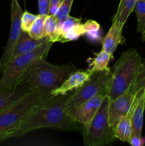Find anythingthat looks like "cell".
<instances>
[{"mask_svg": "<svg viewBox=\"0 0 145 146\" xmlns=\"http://www.w3.org/2000/svg\"><path fill=\"white\" fill-rule=\"evenodd\" d=\"M142 62L140 55L135 48L128 49L121 54L112 70V79L107 94L110 101L117 98L131 86Z\"/></svg>", "mask_w": 145, "mask_h": 146, "instance_id": "cell-4", "label": "cell"}, {"mask_svg": "<svg viewBox=\"0 0 145 146\" xmlns=\"http://www.w3.org/2000/svg\"><path fill=\"white\" fill-rule=\"evenodd\" d=\"M85 34L92 42H98L102 38L100 26L97 21L89 19L83 24Z\"/></svg>", "mask_w": 145, "mask_h": 146, "instance_id": "cell-21", "label": "cell"}, {"mask_svg": "<svg viewBox=\"0 0 145 146\" xmlns=\"http://www.w3.org/2000/svg\"><path fill=\"white\" fill-rule=\"evenodd\" d=\"M38 14H34L30 13L29 11H23L21 18V27L23 31L28 32L31 26L35 21Z\"/></svg>", "mask_w": 145, "mask_h": 146, "instance_id": "cell-26", "label": "cell"}, {"mask_svg": "<svg viewBox=\"0 0 145 146\" xmlns=\"http://www.w3.org/2000/svg\"><path fill=\"white\" fill-rule=\"evenodd\" d=\"M53 44L48 41L34 51L10 60L1 73L0 90L11 89L20 85L21 78L31 64L39 58H46Z\"/></svg>", "mask_w": 145, "mask_h": 146, "instance_id": "cell-5", "label": "cell"}, {"mask_svg": "<svg viewBox=\"0 0 145 146\" xmlns=\"http://www.w3.org/2000/svg\"><path fill=\"white\" fill-rule=\"evenodd\" d=\"M106 96H107L106 93L98 94L68 111V115L75 122L82 125L83 128L88 126L100 108Z\"/></svg>", "mask_w": 145, "mask_h": 146, "instance_id": "cell-9", "label": "cell"}, {"mask_svg": "<svg viewBox=\"0 0 145 146\" xmlns=\"http://www.w3.org/2000/svg\"><path fill=\"white\" fill-rule=\"evenodd\" d=\"M109 96H106L90 123L82 129L85 145H105L116 139L114 135V128L109 123Z\"/></svg>", "mask_w": 145, "mask_h": 146, "instance_id": "cell-6", "label": "cell"}, {"mask_svg": "<svg viewBox=\"0 0 145 146\" xmlns=\"http://www.w3.org/2000/svg\"><path fill=\"white\" fill-rule=\"evenodd\" d=\"M48 41V39L46 36L41 38V39H35V38H32L28 32L22 31L18 41H17L11 59L18 56L34 51Z\"/></svg>", "mask_w": 145, "mask_h": 146, "instance_id": "cell-15", "label": "cell"}, {"mask_svg": "<svg viewBox=\"0 0 145 146\" xmlns=\"http://www.w3.org/2000/svg\"><path fill=\"white\" fill-rule=\"evenodd\" d=\"M131 86L136 93L141 89H145V61L141 64L137 76Z\"/></svg>", "mask_w": 145, "mask_h": 146, "instance_id": "cell-25", "label": "cell"}, {"mask_svg": "<svg viewBox=\"0 0 145 146\" xmlns=\"http://www.w3.org/2000/svg\"><path fill=\"white\" fill-rule=\"evenodd\" d=\"M139 1H145V0H137Z\"/></svg>", "mask_w": 145, "mask_h": 146, "instance_id": "cell-31", "label": "cell"}, {"mask_svg": "<svg viewBox=\"0 0 145 146\" xmlns=\"http://www.w3.org/2000/svg\"><path fill=\"white\" fill-rule=\"evenodd\" d=\"M85 34V29L83 24L81 22L75 24L70 27L63 34L60 36L59 42L65 43L71 41H75L78 39L81 36Z\"/></svg>", "mask_w": 145, "mask_h": 146, "instance_id": "cell-20", "label": "cell"}, {"mask_svg": "<svg viewBox=\"0 0 145 146\" xmlns=\"http://www.w3.org/2000/svg\"><path fill=\"white\" fill-rule=\"evenodd\" d=\"M136 1L137 0H120L116 14L112 19V21L125 26L128 17L134 9Z\"/></svg>", "mask_w": 145, "mask_h": 146, "instance_id": "cell-17", "label": "cell"}, {"mask_svg": "<svg viewBox=\"0 0 145 146\" xmlns=\"http://www.w3.org/2000/svg\"><path fill=\"white\" fill-rule=\"evenodd\" d=\"M129 144L133 146H141L143 145L144 142L142 140V136H139L136 135H132L129 141Z\"/></svg>", "mask_w": 145, "mask_h": 146, "instance_id": "cell-29", "label": "cell"}, {"mask_svg": "<svg viewBox=\"0 0 145 146\" xmlns=\"http://www.w3.org/2000/svg\"><path fill=\"white\" fill-rule=\"evenodd\" d=\"M112 70L109 67L103 71L91 74L89 79L83 85L73 91L67 103V112L98 94L101 93H106L107 94L112 79Z\"/></svg>", "mask_w": 145, "mask_h": 146, "instance_id": "cell-7", "label": "cell"}, {"mask_svg": "<svg viewBox=\"0 0 145 146\" xmlns=\"http://www.w3.org/2000/svg\"><path fill=\"white\" fill-rule=\"evenodd\" d=\"M135 106V99L128 113L122 117L114 126L115 138L123 142H129L132 134V114Z\"/></svg>", "mask_w": 145, "mask_h": 146, "instance_id": "cell-16", "label": "cell"}, {"mask_svg": "<svg viewBox=\"0 0 145 146\" xmlns=\"http://www.w3.org/2000/svg\"><path fill=\"white\" fill-rule=\"evenodd\" d=\"M45 36L52 43L59 42V23L54 15H46L45 19Z\"/></svg>", "mask_w": 145, "mask_h": 146, "instance_id": "cell-18", "label": "cell"}, {"mask_svg": "<svg viewBox=\"0 0 145 146\" xmlns=\"http://www.w3.org/2000/svg\"><path fill=\"white\" fill-rule=\"evenodd\" d=\"M51 93L31 91L0 113V142L14 137L30 110L38 103L51 98Z\"/></svg>", "mask_w": 145, "mask_h": 146, "instance_id": "cell-3", "label": "cell"}, {"mask_svg": "<svg viewBox=\"0 0 145 146\" xmlns=\"http://www.w3.org/2000/svg\"><path fill=\"white\" fill-rule=\"evenodd\" d=\"M74 0H62L55 14V17L58 23L61 22L70 15L71 7Z\"/></svg>", "mask_w": 145, "mask_h": 146, "instance_id": "cell-24", "label": "cell"}, {"mask_svg": "<svg viewBox=\"0 0 145 146\" xmlns=\"http://www.w3.org/2000/svg\"><path fill=\"white\" fill-rule=\"evenodd\" d=\"M10 13H11V25H10L9 36L7 44L4 48L2 55L0 58L1 73L11 59L16 44L22 31L21 27V18L23 11L18 0H11Z\"/></svg>", "mask_w": 145, "mask_h": 146, "instance_id": "cell-8", "label": "cell"}, {"mask_svg": "<svg viewBox=\"0 0 145 146\" xmlns=\"http://www.w3.org/2000/svg\"><path fill=\"white\" fill-rule=\"evenodd\" d=\"M33 91L24 84H20L16 88L0 90V113L4 111Z\"/></svg>", "mask_w": 145, "mask_h": 146, "instance_id": "cell-14", "label": "cell"}, {"mask_svg": "<svg viewBox=\"0 0 145 146\" xmlns=\"http://www.w3.org/2000/svg\"><path fill=\"white\" fill-rule=\"evenodd\" d=\"M76 70L78 68L72 63L54 65L48 62L45 58H41L31 64L20 84L26 85L33 91L51 93Z\"/></svg>", "mask_w": 145, "mask_h": 146, "instance_id": "cell-2", "label": "cell"}, {"mask_svg": "<svg viewBox=\"0 0 145 146\" xmlns=\"http://www.w3.org/2000/svg\"><path fill=\"white\" fill-rule=\"evenodd\" d=\"M112 58V54L102 49L96 54L91 65V68L89 70L91 74L98 71H103L108 68V64Z\"/></svg>", "mask_w": 145, "mask_h": 146, "instance_id": "cell-19", "label": "cell"}, {"mask_svg": "<svg viewBox=\"0 0 145 146\" xmlns=\"http://www.w3.org/2000/svg\"><path fill=\"white\" fill-rule=\"evenodd\" d=\"M145 110V89L138 91L135 96V106L132 114V134L142 136Z\"/></svg>", "mask_w": 145, "mask_h": 146, "instance_id": "cell-12", "label": "cell"}, {"mask_svg": "<svg viewBox=\"0 0 145 146\" xmlns=\"http://www.w3.org/2000/svg\"><path fill=\"white\" fill-rule=\"evenodd\" d=\"M61 1L62 0H51L49 10H48V14L49 15H55Z\"/></svg>", "mask_w": 145, "mask_h": 146, "instance_id": "cell-28", "label": "cell"}, {"mask_svg": "<svg viewBox=\"0 0 145 146\" xmlns=\"http://www.w3.org/2000/svg\"><path fill=\"white\" fill-rule=\"evenodd\" d=\"M72 94L68 92L53 96L34 106L24 118L14 137L22 136L42 128L82 131L83 127L80 126L82 125L73 121L66 111L67 103Z\"/></svg>", "mask_w": 145, "mask_h": 146, "instance_id": "cell-1", "label": "cell"}, {"mask_svg": "<svg viewBox=\"0 0 145 146\" xmlns=\"http://www.w3.org/2000/svg\"><path fill=\"white\" fill-rule=\"evenodd\" d=\"M51 0H38V8L39 14L48 15Z\"/></svg>", "mask_w": 145, "mask_h": 146, "instance_id": "cell-27", "label": "cell"}, {"mask_svg": "<svg viewBox=\"0 0 145 146\" xmlns=\"http://www.w3.org/2000/svg\"><path fill=\"white\" fill-rule=\"evenodd\" d=\"M46 15L38 14L35 21L28 31V34L35 39H41L45 37V19Z\"/></svg>", "mask_w": 145, "mask_h": 146, "instance_id": "cell-22", "label": "cell"}, {"mask_svg": "<svg viewBox=\"0 0 145 146\" xmlns=\"http://www.w3.org/2000/svg\"><path fill=\"white\" fill-rule=\"evenodd\" d=\"M134 11L137 19V31L143 35L145 34V1H136Z\"/></svg>", "mask_w": 145, "mask_h": 146, "instance_id": "cell-23", "label": "cell"}, {"mask_svg": "<svg viewBox=\"0 0 145 146\" xmlns=\"http://www.w3.org/2000/svg\"><path fill=\"white\" fill-rule=\"evenodd\" d=\"M142 40H143L144 41H145V34H144L143 35H142Z\"/></svg>", "mask_w": 145, "mask_h": 146, "instance_id": "cell-30", "label": "cell"}, {"mask_svg": "<svg viewBox=\"0 0 145 146\" xmlns=\"http://www.w3.org/2000/svg\"><path fill=\"white\" fill-rule=\"evenodd\" d=\"M91 74L88 71L85 70H76L69 76L68 78L57 88L51 91V95L56 96L58 95H63L67 93L77 89L83 85L90 77Z\"/></svg>", "mask_w": 145, "mask_h": 146, "instance_id": "cell-11", "label": "cell"}, {"mask_svg": "<svg viewBox=\"0 0 145 146\" xmlns=\"http://www.w3.org/2000/svg\"><path fill=\"white\" fill-rule=\"evenodd\" d=\"M124 26L115 21H112V24L108 31L107 34L102 41V49L107 51L113 55L117 47L119 44L125 43V39L122 34Z\"/></svg>", "mask_w": 145, "mask_h": 146, "instance_id": "cell-13", "label": "cell"}, {"mask_svg": "<svg viewBox=\"0 0 145 146\" xmlns=\"http://www.w3.org/2000/svg\"><path fill=\"white\" fill-rule=\"evenodd\" d=\"M136 94L130 86L117 98L112 101L109 100L108 107L109 123L113 128L122 117L128 113L134 101Z\"/></svg>", "mask_w": 145, "mask_h": 146, "instance_id": "cell-10", "label": "cell"}, {"mask_svg": "<svg viewBox=\"0 0 145 146\" xmlns=\"http://www.w3.org/2000/svg\"><path fill=\"white\" fill-rule=\"evenodd\" d=\"M0 74H1V66H0Z\"/></svg>", "mask_w": 145, "mask_h": 146, "instance_id": "cell-32", "label": "cell"}]
</instances>
